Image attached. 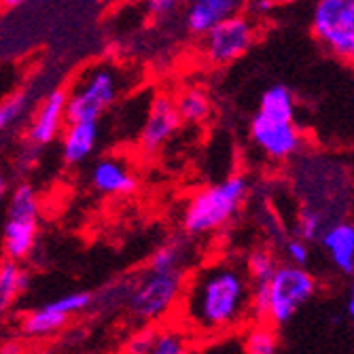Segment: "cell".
I'll return each mask as SVG.
<instances>
[{
    "label": "cell",
    "instance_id": "1",
    "mask_svg": "<svg viewBox=\"0 0 354 354\" xmlns=\"http://www.w3.org/2000/svg\"><path fill=\"white\" fill-rule=\"evenodd\" d=\"M250 318V280L244 266L218 259L193 274L180 293L183 331L216 337L244 327Z\"/></svg>",
    "mask_w": 354,
    "mask_h": 354
},
{
    "label": "cell",
    "instance_id": "2",
    "mask_svg": "<svg viewBox=\"0 0 354 354\" xmlns=\"http://www.w3.org/2000/svg\"><path fill=\"white\" fill-rule=\"evenodd\" d=\"M246 193L248 183L242 174L230 176L212 187H204L185 206L183 230L189 236H204L221 230L240 210Z\"/></svg>",
    "mask_w": 354,
    "mask_h": 354
},
{
    "label": "cell",
    "instance_id": "3",
    "mask_svg": "<svg viewBox=\"0 0 354 354\" xmlns=\"http://www.w3.org/2000/svg\"><path fill=\"white\" fill-rule=\"evenodd\" d=\"M121 75L98 64L83 73L71 93H66V123H98V119L117 102Z\"/></svg>",
    "mask_w": 354,
    "mask_h": 354
},
{
    "label": "cell",
    "instance_id": "4",
    "mask_svg": "<svg viewBox=\"0 0 354 354\" xmlns=\"http://www.w3.org/2000/svg\"><path fill=\"white\" fill-rule=\"evenodd\" d=\"M316 278L306 268L278 266L268 282V316L266 323L272 327L286 325L301 306H306L316 293Z\"/></svg>",
    "mask_w": 354,
    "mask_h": 354
},
{
    "label": "cell",
    "instance_id": "5",
    "mask_svg": "<svg viewBox=\"0 0 354 354\" xmlns=\"http://www.w3.org/2000/svg\"><path fill=\"white\" fill-rule=\"evenodd\" d=\"M39 232V198L30 185L15 187L9 200L7 221L3 230L5 259L21 263L35 250Z\"/></svg>",
    "mask_w": 354,
    "mask_h": 354
},
{
    "label": "cell",
    "instance_id": "6",
    "mask_svg": "<svg viewBox=\"0 0 354 354\" xmlns=\"http://www.w3.org/2000/svg\"><path fill=\"white\" fill-rule=\"evenodd\" d=\"M185 286V274H155L145 272L127 293V308L142 320V323H155L168 316L180 299Z\"/></svg>",
    "mask_w": 354,
    "mask_h": 354
},
{
    "label": "cell",
    "instance_id": "7",
    "mask_svg": "<svg viewBox=\"0 0 354 354\" xmlns=\"http://www.w3.org/2000/svg\"><path fill=\"white\" fill-rule=\"evenodd\" d=\"M312 32L329 53L350 62L354 55V3L320 0L314 7Z\"/></svg>",
    "mask_w": 354,
    "mask_h": 354
},
{
    "label": "cell",
    "instance_id": "8",
    "mask_svg": "<svg viewBox=\"0 0 354 354\" xmlns=\"http://www.w3.org/2000/svg\"><path fill=\"white\" fill-rule=\"evenodd\" d=\"M254 43V24L244 13L223 19L204 37V55L210 64L225 66L242 57Z\"/></svg>",
    "mask_w": 354,
    "mask_h": 354
},
{
    "label": "cell",
    "instance_id": "9",
    "mask_svg": "<svg viewBox=\"0 0 354 354\" xmlns=\"http://www.w3.org/2000/svg\"><path fill=\"white\" fill-rule=\"evenodd\" d=\"M250 138L270 159L284 162L297 155L304 147V134L295 123H280L254 115L250 121Z\"/></svg>",
    "mask_w": 354,
    "mask_h": 354
},
{
    "label": "cell",
    "instance_id": "10",
    "mask_svg": "<svg viewBox=\"0 0 354 354\" xmlns=\"http://www.w3.org/2000/svg\"><path fill=\"white\" fill-rule=\"evenodd\" d=\"M180 119L176 113V104L174 98L166 93H159L153 98L149 113H147V121L142 125L140 132V151L147 155H153L162 149L178 130Z\"/></svg>",
    "mask_w": 354,
    "mask_h": 354
},
{
    "label": "cell",
    "instance_id": "11",
    "mask_svg": "<svg viewBox=\"0 0 354 354\" xmlns=\"http://www.w3.org/2000/svg\"><path fill=\"white\" fill-rule=\"evenodd\" d=\"M64 123H66V91L53 89L39 109L35 121H32L28 140L35 147H45L57 138Z\"/></svg>",
    "mask_w": 354,
    "mask_h": 354
},
{
    "label": "cell",
    "instance_id": "12",
    "mask_svg": "<svg viewBox=\"0 0 354 354\" xmlns=\"http://www.w3.org/2000/svg\"><path fill=\"white\" fill-rule=\"evenodd\" d=\"M240 7L238 0H196L185 11V26L191 35L204 39L214 26L238 13Z\"/></svg>",
    "mask_w": 354,
    "mask_h": 354
},
{
    "label": "cell",
    "instance_id": "13",
    "mask_svg": "<svg viewBox=\"0 0 354 354\" xmlns=\"http://www.w3.org/2000/svg\"><path fill=\"white\" fill-rule=\"evenodd\" d=\"M91 185L106 196H127V193L136 191L138 180L121 159L106 157L95 162V166L91 168Z\"/></svg>",
    "mask_w": 354,
    "mask_h": 354
},
{
    "label": "cell",
    "instance_id": "14",
    "mask_svg": "<svg viewBox=\"0 0 354 354\" xmlns=\"http://www.w3.org/2000/svg\"><path fill=\"white\" fill-rule=\"evenodd\" d=\"M320 244L329 252L333 266L346 274L352 276L354 274V227L352 223H333L327 225L325 232L320 234Z\"/></svg>",
    "mask_w": 354,
    "mask_h": 354
},
{
    "label": "cell",
    "instance_id": "15",
    "mask_svg": "<svg viewBox=\"0 0 354 354\" xmlns=\"http://www.w3.org/2000/svg\"><path fill=\"white\" fill-rule=\"evenodd\" d=\"M98 142V123H66L62 138V155L68 166L83 164Z\"/></svg>",
    "mask_w": 354,
    "mask_h": 354
},
{
    "label": "cell",
    "instance_id": "16",
    "mask_svg": "<svg viewBox=\"0 0 354 354\" xmlns=\"http://www.w3.org/2000/svg\"><path fill=\"white\" fill-rule=\"evenodd\" d=\"M266 119L280 123H295V95L284 85H272L259 100V113Z\"/></svg>",
    "mask_w": 354,
    "mask_h": 354
},
{
    "label": "cell",
    "instance_id": "17",
    "mask_svg": "<svg viewBox=\"0 0 354 354\" xmlns=\"http://www.w3.org/2000/svg\"><path fill=\"white\" fill-rule=\"evenodd\" d=\"M30 286V274L15 261L0 263V314H5L13 301Z\"/></svg>",
    "mask_w": 354,
    "mask_h": 354
},
{
    "label": "cell",
    "instance_id": "18",
    "mask_svg": "<svg viewBox=\"0 0 354 354\" xmlns=\"http://www.w3.org/2000/svg\"><path fill=\"white\" fill-rule=\"evenodd\" d=\"M66 323H68V316L53 312L49 306H43V308L28 312L21 318V331L28 337H49L66 327Z\"/></svg>",
    "mask_w": 354,
    "mask_h": 354
},
{
    "label": "cell",
    "instance_id": "19",
    "mask_svg": "<svg viewBox=\"0 0 354 354\" xmlns=\"http://www.w3.org/2000/svg\"><path fill=\"white\" fill-rule=\"evenodd\" d=\"M174 104H176V113H178L180 123H204L212 113V104H210L208 93L202 89L183 91L174 100Z\"/></svg>",
    "mask_w": 354,
    "mask_h": 354
},
{
    "label": "cell",
    "instance_id": "20",
    "mask_svg": "<svg viewBox=\"0 0 354 354\" xmlns=\"http://www.w3.org/2000/svg\"><path fill=\"white\" fill-rule=\"evenodd\" d=\"M185 252L187 246L180 240H170L168 244L159 246L155 254L151 257L149 272L155 274H185L187 263H185Z\"/></svg>",
    "mask_w": 354,
    "mask_h": 354
},
{
    "label": "cell",
    "instance_id": "21",
    "mask_svg": "<svg viewBox=\"0 0 354 354\" xmlns=\"http://www.w3.org/2000/svg\"><path fill=\"white\" fill-rule=\"evenodd\" d=\"M278 346H280L278 331L268 323H257L244 335L246 354H278Z\"/></svg>",
    "mask_w": 354,
    "mask_h": 354
},
{
    "label": "cell",
    "instance_id": "22",
    "mask_svg": "<svg viewBox=\"0 0 354 354\" xmlns=\"http://www.w3.org/2000/svg\"><path fill=\"white\" fill-rule=\"evenodd\" d=\"M278 263H276V254L268 248H259L252 250L248 254V259L244 263L246 276L250 280V286H259V284H268L276 272Z\"/></svg>",
    "mask_w": 354,
    "mask_h": 354
},
{
    "label": "cell",
    "instance_id": "23",
    "mask_svg": "<svg viewBox=\"0 0 354 354\" xmlns=\"http://www.w3.org/2000/svg\"><path fill=\"white\" fill-rule=\"evenodd\" d=\"M149 354H189V333L172 327L155 331Z\"/></svg>",
    "mask_w": 354,
    "mask_h": 354
},
{
    "label": "cell",
    "instance_id": "24",
    "mask_svg": "<svg viewBox=\"0 0 354 354\" xmlns=\"http://www.w3.org/2000/svg\"><path fill=\"white\" fill-rule=\"evenodd\" d=\"M93 304V295L89 291H77V293H68V295H62L53 301H49L47 306L57 312V314H64V316H73V314H79L83 310H87L89 306Z\"/></svg>",
    "mask_w": 354,
    "mask_h": 354
},
{
    "label": "cell",
    "instance_id": "25",
    "mask_svg": "<svg viewBox=\"0 0 354 354\" xmlns=\"http://www.w3.org/2000/svg\"><path fill=\"white\" fill-rule=\"evenodd\" d=\"M26 109H28V93L24 91H17L9 95L5 102H0V134L9 130V127L26 113Z\"/></svg>",
    "mask_w": 354,
    "mask_h": 354
},
{
    "label": "cell",
    "instance_id": "26",
    "mask_svg": "<svg viewBox=\"0 0 354 354\" xmlns=\"http://www.w3.org/2000/svg\"><path fill=\"white\" fill-rule=\"evenodd\" d=\"M297 232H299V240L301 242H312V240H318L320 234L325 232V221H323V214L318 210H304L301 216H299V223H297Z\"/></svg>",
    "mask_w": 354,
    "mask_h": 354
},
{
    "label": "cell",
    "instance_id": "27",
    "mask_svg": "<svg viewBox=\"0 0 354 354\" xmlns=\"http://www.w3.org/2000/svg\"><path fill=\"white\" fill-rule=\"evenodd\" d=\"M284 252L288 257V266H295V268H306L308 261H310V250H308V244L301 242L299 238H291L286 240L284 244Z\"/></svg>",
    "mask_w": 354,
    "mask_h": 354
},
{
    "label": "cell",
    "instance_id": "28",
    "mask_svg": "<svg viewBox=\"0 0 354 354\" xmlns=\"http://www.w3.org/2000/svg\"><path fill=\"white\" fill-rule=\"evenodd\" d=\"M153 337H155L153 329H147V331L134 335L125 346V354H149L151 346H153Z\"/></svg>",
    "mask_w": 354,
    "mask_h": 354
},
{
    "label": "cell",
    "instance_id": "29",
    "mask_svg": "<svg viewBox=\"0 0 354 354\" xmlns=\"http://www.w3.org/2000/svg\"><path fill=\"white\" fill-rule=\"evenodd\" d=\"M176 9H178V3H172V0H151V3H147V11L155 17L170 15Z\"/></svg>",
    "mask_w": 354,
    "mask_h": 354
},
{
    "label": "cell",
    "instance_id": "30",
    "mask_svg": "<svg viewBox=\"0 0 354 354\" xmlns=\"http://www.w3.org/2000/svg\"><path fill=\"white\" fill-rule=\"evenodd\" d=\"M274 7H276V5L270 3V0H259V3H252V5H250V9L257 11V13H266V11H270V9H274Z\"/></svg>",
    "mask_w": 354,
    "mask_h": 354
},
{
    "label": "cell",
    "instance_id": "31",
    "mask_svg": "<svg viewBox=\"0 0 354 354\" xmlns=\"http://www.w3.org/2000/svg\"><path fill=\"white\" fill-rule=\"evenodd\" d=\"M5 191H7V180H5V174H3V168H0V200H3Z\"/></svg>",
    "mask_w": 354,
    "mask_h": 354
},
{
    "label": "cell",
    "instance_id": "32",
    "mask_svg": "<svg viewBox=\"0 0 354 354\" xmlns=\"http://www.w3.org/2000/svg\"><path fill=\"white\" fill-rule=\"evenodd\" d=\"M346 312H348V316H350V318L354 316V297H352V295L348 297V304H346Z\"/></svg>",
    "mask_w": 354,
    "mask_h": 354
},
{
    "label": "cell",
    "instance_id": "33",
    "mask_svg": "<svg viewBox=\"0 0 354 354\" xmlns=\"http://www.w3.org/2000/svg\"><path fill=\"white\" fill-rule=\"evenodd\" d=\"M35 354H51L49 350H39V352H35Z\"/></svg>",
    "mask_w": 354,
    "mask_h": 354
}]
</instances>
